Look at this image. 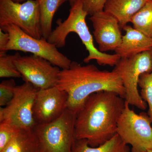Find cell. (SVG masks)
I'll return each mask as SVG.
<instances>
[{
	"mask_svg": "<svg viewBox=\"0 0 152 152\" xmlns=\"http://www.w3.org/2000/svg\"><path fill=\"white\" fill-rule=\"evenodd\" d=\"M125 102L124 98L110 91L90 95L77 113L75 140L85 139L90 146L96 147L110 140L117 134L118 121Z\"/></svg>",
	"mask_w": 152,
	"mask_h": 152,
	"instance_id": "obj_1",
	"label": "cell"
},
{
	"mask_svg": "<svg viewBox=\"0 0 152 152\" xmlns=\"http://www.w3.org/2000/svg\"><path fill=\"white\" fill-rule=\"evenodd\" d=\"M56 86L68 94L67 108L77 114L94 93L110 91L124 99L126 96L122 81L115 70H100L94 65L82 66L76 61L60 71Z\"/></svg>",
	"mask_w": 152,
	"mask_h": 152,
	"instance_id": "obj_2",
	"label": "cell"
},
{
	"mask_svg": "<svg viewBox=\"0 0 152 152\" xmlns=\"http://www.w3.org/2000/svg\"><path fill=\"white\" fill-rule=\"evenodd\" d=\"M88 15L84 9L82 0H78L71 7L67 18L64 21L61 19L57 20L58 26L53 31L47 40L57 48H64L65 46L68 35L72 32L76 33L88 52V56L83 60L85 63H88L94 60L99 65L115 66L121 57L116 53L110 55L102 53L96 48L93 36L86 22Z\"/></svg>",
	"mask_w": 152,
	"mask_h": 152,
	"instance_id": "obj_3",
	"label": "cell"
},
{
	"mask_svg": "<svg viewBox=\"0 0 152 152\" xmlns=\"http://www.w3.org/2000/svg\"><path fill=\"white\" fill-rule=\"evenodd\" d=\"M77 115L66 108L57 119L37 124L34 129L41 152H72Z\"/></svg>",
	"mask_w": 152,
	"mask_h": 152,
	"instance_id": "obj_4",
	"label": "cell"
},
{
	"mask_svg": "<svg viewBox=\"0 0 152 152\" xmlns=\"http://www.w3.org/2000/svg\"><path fill=\"white\" fill-rule=\"evenodd\" d=\"M8 33L10 40L2 52L10 50L28 52L42 57L62 69L69 68L72 61L58 50L55 45L42 37L38 39L29 35L15 25H7L0 28Z\"/></svg>",
	"mask_w": 152,
	"mask_h": 152,
	"instance_id": "obj_5",
	"label": "cell"
},
{
	"mask_svg": "<svg viewBox=\"0 0 152 152\" xmlns=\"http://www.w3.org/2000/svg\"><path fill=\"white\" fill-rule=\"evenodd\" d=\"M126 101L125 107L117 125V134L127 145L131 152H148L152 150V124L148 113L139 114L130 108Z\"/></svg>",
	"mask_w": 152,
	"mask_h": 152,
	"instance_id": "obj_6",
	"label": "cell"
},
{
	"mask_svg": "<svg viewBox=\"0 0 152 152\" xmlns=\"http://www.w3.org/2000/svg\"><path fill=\"white\" fill-rule=\"evenodd\" d=\"M119 75L126 90L125 100L129 104L145 110L147 104L138 89L142 74L152 71V50L128 58H121L114 69Z\"/></svg>",
	"mask_w": 152,
	"mask_h": 152,
	"instance_id": "obj_7",
	"label": "cell"
},
{
	"mask_svg": "<svg viewBox=\"0 0 152 152\" xmlns=\"http://www.w3.org/2000/svg\"><path fill=\"white\" fill-rule=\"evenodd\" d=\"M12 24L33 37L42 38L40 13L38 0L24 3L0 0V28Z\"/></svg>",
	"mask_w": 152,
	"mask_h": 152,
	"instance_id": "obj_8",
	"label": "cell"
},
{
	"mask_svg": "<svg viewBox=\"0 0 152 152\" xmlns=\"http://www.w3.org/2000/svg\"><path fill=\"white\" fill-rule=\"evenodd\" d=\"M39 89L27 82L16 86L12 100L0 109V121L7 120L21 129H34L37 123L34 116V106Z\"/></svg>",
	"mask_w": 152,
	"mask_h": 152,
	"instance_id": "obj_9",
	"label": "cell"
},
{
	"mask_svg": "<svg viewBox=\"0 0 152 152\" xmlns=\"http://www.w3.org/2000/svg\"><path fill=\"white\" fill-rule=\"evenodd\" d=\"M14 63L25 82H28L39 89L56 86L59 68L42 57L32 55L22 56L16 53Z\"/></svg>",
	"mask_w": 152,
	"mask_h": 152,
	"instance_id": "obj_10",
	"label": "cell"
},
{
	"mask_svg": "<svg viewBox=\"0 0 152 152\" xmlns=\"http://www.w3.org/2000/svg\"><path fill=\"white\" fill-rule=\"evenodd\" d=\"M68 95L57 86L37 92L34 114L37 124H47L57 119L67 108Z\"/></svg>",
	"mask_w": 152,
	"mask_h": 152,
	"instance_id": "obj_11",
	"label": "cell"
},
{
	"mask_svg": "<svg viewBox=\"0 0 152 152\" xmlns=\"http://www.w3.org/2000/svg\"><path fill=\"white\" fill-rule=\"evenodd\" d=\"M92 23L94 37L102 53L115 51L121 43L122 35L118 21L104 10L96 13L89 18Z\"/></svg>",
	"mask_w": 152,
	"mask_h": 152,
	"instance_id": "obj_12",
	"label": "cell"
},
{
	"mask_svg": "<svg viewBox=\"0 0 152 152\" xmlns=\"http://www.w3.org/2000/svg\"><path fill=\"white\" fill-rule=\"evenodd\" d=\"M126 31L121 43L115 50L121 58H128L146 51L152 50V38L126 25L123 28Z\"/></svg>",
	"mask_w": 152,
	"mask_h": 152,
	"instance_id": "obj_13",
	"label": "cell"
},
{
	"mask_svg": "<svg viewBox=\"0 0 152 152\" xmlns=\"http://www.w3.org/2000/svg\"><path fill=\"white\" fill-rule=\"evenodd\" d=\"M148 0H108L104 10L111 14L124 27Z\"/></svg>",
	"mask_w": 152,
	"mask_h": 152,
	"instance_id": "obj_14",
	"label": "cell"
},
{
	"mask_svg": "<svg viewBox=\"0 0 152 152\" xmlns=\"http://www.w3.org/2000/svg\"><path fill=\"white\" fill-rule=\"evenodd\" d=\"M0 152H41L34 129H20L7 145Z\"/></svg>",
	"mask_w": 152,
	"mask_h": 152,
	"instance_id": "obj_15",
	"label": "cell"
},
{
	"mask_svg": "<svg viewBox=\"0 0 152 152\" xmlns=\"http://www.w3.org/2000/svg\"><path fill=\"white\" fill-rule=\"evenodd\" d=\"M72 152H131V149L116 134L110 140L96 147L90 146L85 139L75 140Z\"/></svg>",
	"mask_w": 152,
	"mask_h": 152,
	"instance_id": "obj_16",
	"label": "cell"
},
{
	"mask_svg": "<svg viewBox=\"0 0 152 152\" xmlns=\"http://www.w3.org/2000/svg\"><path fill=\"white\" fill-rule=\"evenodd\" d=\"M68 0H38L40 13L42 37L48 39L51 34L55 14L64 3Z\"/></svg>",
	"mask_w": 152,
	"mask_h": 152,
	"instance_id": "obj_17",
	"label": "cell"
},
{
	"mask_svg": "<svg viewBox=\"0 0 152 152\" xmlns=\"http://www.w3.org/2000/svg\"><path fill=\"white\" fill-rule=\"evenodd\" d=\"M130 23L134 28L152 38V1H147L143 7L133 16Z\"/></svg>",
	"mask_w": 152,
	"mask_h": 152,
	"instance_id": "obj_18",
	"label": "cell"
},
{
	"mask_svg": "<svg viewBox=\"0 0 152 152\" xmlns=\"http://www.w3.org/2000/svg\"><path fill=\"white\" fill-rule=\"evenodd\" d=\"M138 86L141 88L140 95L148 106V114L152 124V71L142 74L139 79Z\"/></svg>",
	"mask_w": 152,
	"mask_h": 152,
	"instance_id": "obj_19",
	"label": "cell"
},
{
	"mask_svg": "<svg viewBox=\"0 0 152 152\" xmlns=\"http://www.w3.org/2000/svg\"><path fill=\"white\" fill-rule=\"evenodd\" d=\"M16 57L14 55H7L6 52H0V77L20 78L21 75L14 63Z\"/></svg>",
	"mask_w": 152,
	"mask_h": 152,
	"instance_id": "obj_20",
	"label": "cell"
},
{
	"mask_svg": "<svg viewBox=\"0 0 152 152\" xmlns=\"http://www.w3.org/2000/svg\"><path fill=\"white\" fill-rule=\"evenodd\" d=\"M19 129L7 120L0 121V152L7 145Z\"/></svg>",
	"mask_w": 152,
	"mask_h": 152,
	"instance_id": "obj_21",
	"label": "cell"
},
{
	"mask_svg": "<svg viewBox=\"0 0 152 152\" xmlns=\"http://www.w3.org/2000/svg\"><path fill=\"white\" fill-rule=\"evenodd\" d=\"M16 87L13 79L3 81L0 84V106L4 107L11 102Z\"/></svg>",
	"mask_w": 152,
	"mask_h": 152,
	"instance_id": "obj_22",
	"label": "cell"
},
{
	"mask_svg": "<svg viewBox=\"0 0 152 152\" xmlns=\"http://www.w3.org/2000/svg\"><path fill=\"white\" fill-rule=\"evenodd\" d=\"M108 0H82L83 8L88 15H93L104 10Z\"/></svg>",
	"mask_w": 152,
	"mask_h": 152,
	"instance_id": "obj_23",
	"label": "cell"
},
{
	"mask_svg": "<svg viewBox=\"0 0 152 152\" xmlns=\"http://www.w3.org/2000/svg\"><path fill=\"white\" fill-rule=\"evenodd\" d=\"M10 36L8 33L4 31L0 28V52H2L8 44Z\"/></svg>",
	"mask_w": 152,
	"mask_h": 152,
	"instance_id": "obj_24",
	"label": "cell"
},
{
	"mask_svg": "<svg viewBox=\"0 0 152 152\" xmlns=\"http://www.w3.org/2000/svg\"><path fill=\"white\" fill-rule=\"evenodd\" d=\"M78 1V0H68L71 7L73 6Z\"/></svg>",
	"mask_w": 152,
	"mask_h": 152,
	"instance_id": "obj_25",
	"label": "cell"
},
{
	"mask_svg": "<svg viewBox=\"0 0 152 152\" xmlns=\"http://www.w3.org/2000/svg\"><path fill=\"white\" fill-rule=\"evenodd\" d=\"M13 1L16 2L20 3V2L23 1H25V0H13Z\"/></svg>",
	"mask_w": 152,
	"mask_h": 152,
	"instance_id": "obj_26",
	"label": "cell"
},
{
	"mask_svg": "<svg viewBox=\"0 0 152 152\" xmlns=\"http://www.w3.org/2000/svg\"><path fill=\"white\" fill-rule=\"evenodd\" d=\"M148 152H152V150H148Z\"/></svg>",
	"mask_w": 152,
	"mask_h": 152,
	"instance_id": "obj_27",
	"label": "cell"
},
{
	"mask_svg": "<svg viewBox=\"0 0 152 152\" xmlns=\"http://www.w3.org/2000/svg\"><path fill=\"white\" fill-rule=\"evenodd\" d=\"M151 1H152V0H151Z\"/></svg>",
	"mask_w": 152,
	"mask_h": 152,
	"instance_id": "obj_28",
	"label": "cell"
}]
</instances>
